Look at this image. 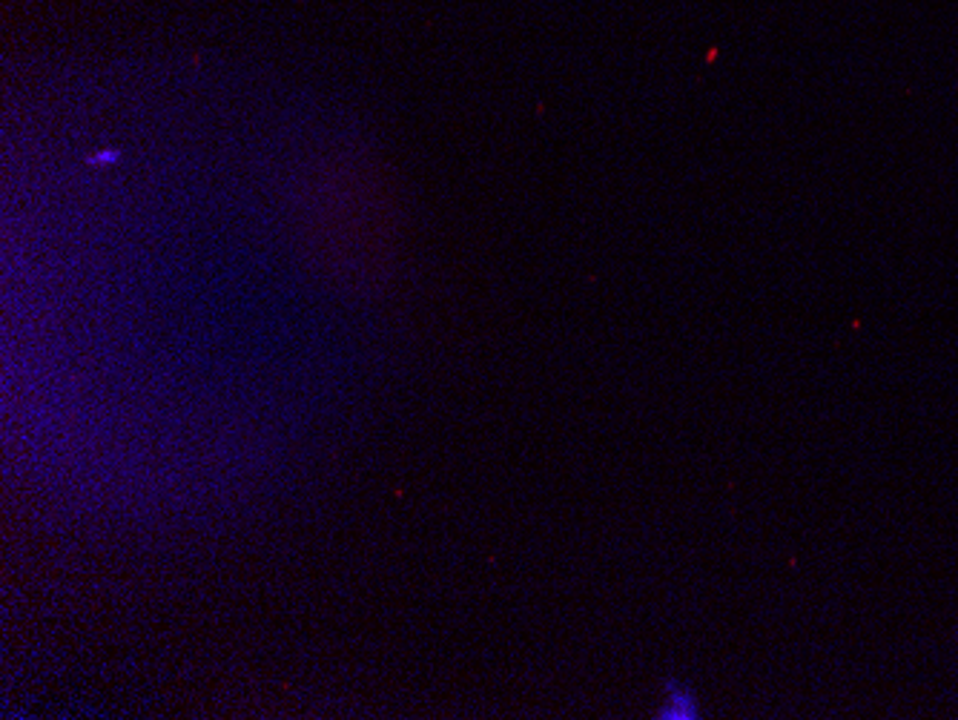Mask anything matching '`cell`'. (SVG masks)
Masks as SVG:
<instances>
[{
	"label": "cell",
	"mask_w": 958,
	"mask_h": 720,
	"mask_svg": "<svg viewBox=\"0 0 958 720\" xmlns=\"http://www.w3.org/2000/svg\"><path fill=\"white\" fill-rule=\"evenodd\" d=\"M703 714L698 692L689 683L672 678L663 683V698H660L654 718L658 720H698Z\"/></svg>",
	"instance_id": "1"
},
{
	"label": "cell",
	"mask_w": 958,
	"mask_h": 720,
	"mask_svg": "<svg viewBox=\"0 0 958 720\" xmlns=\"http://www.w3.org/2000/svg\"><path fill=\"white\" fill-rule=\"evenodd\" d=\"M118 158V152L116 150H107V152H101V156L96 158V161H101V164H112Z\"/></svg>",
	"instance_id": "2"
}]
</instances>
